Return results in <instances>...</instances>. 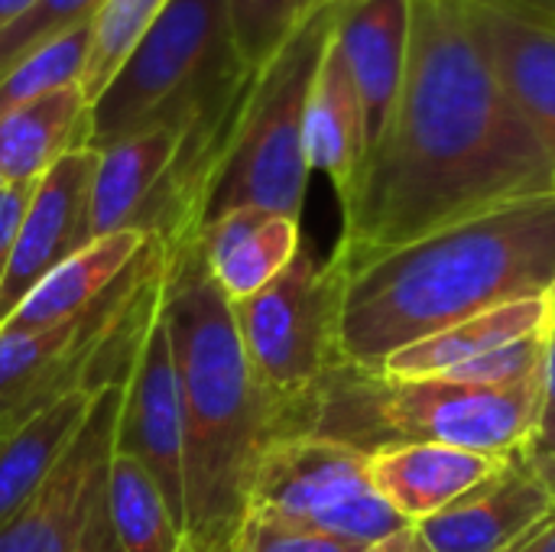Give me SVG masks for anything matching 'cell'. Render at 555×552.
Returning a JSON list of instances; mask_svg holds the SVG:
<instances>
[{
  "label": "cell",
  "mask_w": 555,
  "mask_h": 552,
  "mask_svg": "<svg viewBox=\"0 0 555 552\" xmlns=\"http://www.w3.org/2000/svg\"><path fill=\"white\" fill-rule=\"evenodd\" d=\"M555 169L494 72L468 0H413L410 62L341 205L348 277L494 208L553 195Z\"/></svg>",
  "instance_id": "1"
},
{
  "label": "cell",
  "mask_w": 555,
  "mask_h": 552,
  "mask_svg": "<svg viewBox=\"0 0 555 552\" xmlns=\"http://www.w3.org/2000/svg\"><path fill=\"white\" fill-rule=\"evenodd\" d=\"M555 286V192L413 241L345 283L338 355L384 368L400 348Z\"/></svg>",
  "instance_id": "2"
},
{
  "label": "cell",
  "mask_w": 555,
  "mask_h": 552,
  "mask_svg": "<svg viewBox=\"0 0 555 552\" xmlns=\"http://www.w3.org/2000/svg\"><path fill=\"white\" fill-rule=\"evenodd\" d=\"M163 319L185 416V540L221 550L247 514L257 465L280 439V423L198 238L169 251Z\"/></svg>",
  "instance_id": "3"
},
{
  "label": "cell",
  "mask_w": 555,
  "mask_h": 552,
  "mask_svg": "<svg viewBox=\"0 0 555 552\" xmlns=\"http://www.w3.org/2000/svg\"><path fill=\"white\" fill-rule=\"evenodd\" d=\"M540 394L543 374L514 387H468L338 361L322 374L286 439L315 436L367 459L403 446H455L507 459L524 446Z\"/></svg>",
  "instance_id": "4"
},
{
  "label": "cell",
  "mask_w": 555,
  "mask_h": 552,
  "mask_svg": "<svg viewBox=\"0 0 555 552\" xmlns=\"http://www.w3.org/2000/svg\"><path fill=\"white\" fill-rule=\"evenodd\" d=\"M166 273L169 247L153 238L88 312L33 335H0V429L68 394L124 387L163 312Z\"/></svg>",
  "instance_id": "5"
},
{
  "label": "cell",
  "mask_w": 555,
  "mask_h": 552,
  "mask_svg": "<svg viewBox=\"0 0 555 552\" xmlns=\"http://www.w3.org/2000/svg\"><path fill=\"white\" fill-rule=\"evenodd\" d=\"M335 16L338 7L302 16L293 36L254 72L208 195L205 224L237 208L302 215L312 172L306 156V104Z\"/></svg>",
  "instance_id": "6"
},
{
  "label": "cell",
  "mask_w": 555,
  "mask_h": 552,
  "mask_svg": "<svg viewBox=\"0 0 555 552\" xmlns=\"http://www.w3.org/2000/svg\"><path fill=\"white\" fill-rule=\"evenodd\" d=\"M247 72L224 0H172L140 36L88 114V150L101 153L153 124L179 120Z\"/></svg>",
  "instance_id": "7"
},
{
  "label": "cell",
  "mask_w": 555,
  "mask_h": 552,
  "mask_svg": "<svg viewBox=\"0 0 555 552\" xmlns=\"http://www.w3.org/2000/svg\"><path fill=\"white\" fill-rule=\"evenodd\" d=\"M345 283L348 267L335 251L315 260L302 247L270 286L231 303L247 364L276 410L280 439L289 436L322 374L341 361L338 312Z\"/></svg>",
  "instance_id": "8"
},
{
  "label": "cell",
  "mask_w": 555,
  "mask_h": 552,
  "mask_svg": "<svg viewBox=\"0 0 555 552\" xmlns=\"http://www.w3.org/2000/svg\"><path fill=\"white\" fill-rule=\"evenodd\" d=\"M247 511L354 547H374L410 527L374 488L367 455L315 436L276 439L263 452Z\"/></svg>",
  "instance_id": "9"
},
{
  "label": "cell",
  "mask_w": 555,
  "mask_h": 552,
  "mask_svg": "<svg viewBox=\"0 0 555 552\" xmlns=\"http://www.w3.org/2000/svg\"><path fill=\"white\" fill-rule=\"evenodd\" d=\"M124 387L98 394L42 488L0 527V552H124L111 521V459Z\"/></svg>",
  "instance_id": "10"
},
{
  "label": "cell",
  "mask_w": 555,
  "mask_h": 552,
  "mask_svg": "<svg viewBox=\"0 0 555 552\" xmlns=\"http://www.w3.org/2000/svg\"><path fill=\"white\" fill-rule=\"evenodd\" d=\"M117 452L133 455L153 475L185 530V416L179 368L163 312L124 384Z\"/></svg>",
  "instance_id": "11"
},
{
  "label": "cell",
  "mask_w": 555,
  "mask_h": 552,
  "mask_svg": "<svg viewBox=\"0 0 555 552\" xmlns=\"http://www.w3.org/2000/svg\"><path fill=\"white\" fill-rule=\"evenodd\" d=\"M98 153L75 150L59 159L33 189L23 215L7 277L0 283V322L29 296V290L49 277L59 264L75 257L94 241L91 228V185Z\"/></svg>",
  "instance_id": "12"
},
{
  "label": "cell",
  "mask_w": 555,
  "mask_h": 552,
  "mask_svg": "<svg viewBox=\"0 0 555 552\" xmlns=\"http://www.w3.org/2000/svg\"><path fill=\"white\" fill-rule=\"evenodd\" d=\"M555 508L524 452H511L488 478L416 524L433 552H504Z\"/></svg>",
  "instance_id": "13"
},
{
  "label": "cell",
  "mask_w": 555,
  "mask_h": 552,
  "mask_svg": "<svg viewBox=\"0 0 555 552\" xmlns=\"http://www.w3.org/2000/svg\"><path fill=\"white\" fill-rule=\"evenodd\" d=\"M413 36V0H345L332 39L364 107L367 153L397 104Z\"/></svg>",
  "instance_id": "14"
},
{
  "label": "cell",
  "mask_w": 555,
  "mask_h": 552,
  "mask_svg": "<svg viewBox=\"0 0 555 552\" xmlns=\"http://www.w3.org/2000/svg\"><path fill=\"white\" fill-rule=\"evenodd\" d=\"M468 7L498 78L555 169V23L501 0H468Z\"/></svg>",
  "instance_id": "15"
},
{
  "label": "cell",
  "mask_w": 555,
  "mask_h": 552,
  "mask_svg": "<svg viewBox=\"0 0 555 552\" xmlns=\"http://www.w3.org/2000/svg\"><path fill=\"white\" fill-rule=\"evenodd\" d=\"M150 241L153 238L143 231L94 238L29 290V296L0 322V335H33L88 312L140 260Z\"/></svg>",
  "instance_id": "16"
},
{
  "label": "cell",
  "mask_w": 555,
  "mask_h": 552,
  "mask_svg": "<svg viewBox=\"0 0 555 552\" xmlns=\"http://www.w3.org/2000/svg\"><path fill=\"white\" fill-rule=\"evenodd\" d=\"M205 264L228 303L250 299L270 286L302 251L299 218L237 208L208 221L198 234Z\"/></svg>",
  "instance_id": "17"
},
{
  "label": "cell",
  "mask_w": 555,
  "mask_h": 552,
  "mask_svg": "<svg viewBox=\"0 0 555 552\" xmlns=\"http://www.w3.org/2000/svg\"><path fill=\"white\" fill-rule=\"evenodd\" d=\"M306 156L309 169L325 172L338 192V202L348 205L367 156V130L361 98L332 36L306 104Z\"/></svg>",
  "instance_id": "18"
},
{
  "label": "cell",
  "mask_w": 555,
  "mask_h": 552,
  "mask_svg": "<svg viewBox=\"0 0 555 552\" xmlns=\"http://www.w3.org/2000/svg\"><path fill=\"white\" fill-rule=\"evenodd\" d=\"M501 462L455 446H403L371 455V482L406 524H423Z\"/></svg>",
  "instance_id": "19"
},
{
  "label": "cell",
  "mask_w": 555,
  "mask_h": 552,
  "mask_svg": "<svg viewBox=\"0 0 555 552\" xmlns=\"http://www.w3.org/2000/svg\"><path fill=\"white\" fill-rule=\"evenodd\" d=\"M182 120H163L153 124L107 150L98 153L94 185H91V228L94 238L117 234V231H137V221L163 182L179 137Z\"/></svg>",
  "instance_id": "20"
},
{
  "label": "cell",
  "mask_w": 555,
  "mask_h": 552,
  "mask_svg": "<svg viewBox=\"0 0 555 552\" xmlns=\"http://www.w3.org/2000/svg\"><path fill=\"white\" fill-rule=\"evenodd\" d=\"M550 303L546 299H524L485 316L455 322L423 342H413L387 358L380 371L397 377H446L491 351H501L520 338H530L550 329Z\"/></svg>",
  "instance_id": "21"
},
{
  "label": "cell",
  "mask_w": 555,
  "mask_h": 552,
  "mask_svg": "<svg viewBox=\"0 0 555 552\" xmlns=\"http://www.w3.org/2000/svg\"><path fill=\"white\" fill-rule=\"evenodd\" d=\"M88 114L81 85H72L0 117V176L10 185L39 182L68 153L88 150Z\"/></svg>",
  "instance_id": "22"
},
{
  "label": "cell",
  "mask_w": 555,
  "mask_h": 552,
  "mask_svg": "<svg viewBox=\"0 0 555 552\" xmlns=\"http://www.w3.org/2000/svg\"><path fill=\"white\" fill-rule=\"evenodd\" d=\"M98 397L68 394L29 420L0 429V527L42 488L81 433Z\"/></svg>",
  "instance_id": "23"
},
{
  "label": "cell",
  "mask_w": 555,
  "mask_h": 552,
  "mask_svg": "<svg viewBox=\"0 0 555 552\" xmlns=\"http://www.w3.org/2000/svg\"><path fill=\"white\" fill-rule=\"evenodd\" d=\"M111 521L124 552H179L185 530L163 488L127 452L111 459Z\"/></svg>",
  "instance_id": "24"
},
{
  "label": "cell",
  "mask_w": 555,
  "mask_h": 552,
  "mask_svg": "<svg viewBox=\"0 0 555 552\" xmlns=\"http://www.w3.org/2000/svg\"><path fill=\"white\" fill-rule=\"evenodd\" d=\"M91 46V23L78 26L49 46L20 59L10 72L0 75V117L72 85H81Z\"/></svg>",
  "instance_id": "25"
},
{
  "label": "cell",
  "mask_w": 555,
  "mask_h": 552,
  "mask_svg": "<svg viewBox=\"0 0 555 552\" xmlns=\"http://www.w3.org/2000/svg\"><path fill=\"white\" fill-rule=\"evenodd\" d=\"M172 0H107L101 7V13L91 23L88 65H85V78H81V91H85L88 104L98 101V94L117 75V68L133 52L140 36L156 23V16Z\"/></svg>",
  "instance_id": "26"
},
{
  "label": "cell",
  "mask_w": 555,
  "mask_h": 552,
  "mask_svg": "<svg viewBox=\"0 0 555 552\" xmlns=\"http://www.w3.org/2000/svg\"><path fill=\"white\" fill-rule=\"evenodd\" d=\"M237 59L260 68L302 23L306 0H224Z\"/></svg>",
  "instance_id": "27"
},
{
  "label": "cell",
  "mask_w": 555,
  "mask_h": 552,
  "mask_svg": "<svg viewBox=\"0 0 555 552\" xmlns=\"http://www.w3.org/2000/svg\"><path fill=\"white\" fill-rule=\"evenodd\" d=\"M107 0H36L23 16L0 29V75L52 39L94 23Z\"/></svg>",
  "instance_id": "28"
},
{
  "label": "cell",
  "mask_w": 555,
  "mask_h": 552,
  "mask_svg": "<svg viewBox=\"0 0 555 552\" xmlns=\"http://www.w3.org/2000/svg\"><path fill=\"white\" fill-rule=\"evenodd\" d=\"M553 325V322H550ZM546 332H537L530 338H520L501 351H491L459 371H449L442 381H455V384H468V387H514L524 384L537 374H543L546 364Z\"/></svg>",
  "instance_id": "29"
},
{
  "label": "cell",
  "mask_w": 555,
  "mask_h": 552,
  "mask_svg": "<svg viewBox=\"0 0 555 552\" xmlns=\"http://www.w3.org/2000/svg\"><path fill=\"white\" fill-rule=\"evenodd\" d=\"M367 547H354L306 527H296L289 521L260 514V511H247L234 540L231 552H361Z\"/></svg>",
  "instance_id": "30"
},
{
  "label": "cell",
  "mask_w": 555,
  "mask_h": 552,
  "mask_svg": "<svg viewBox=\"0 0 555 552\" xmlns=\"http://www.w3.org/2000/svg\"><path fill=\"white\" fill-rule=\"evenodd\" d=\"M520 452L555 498V325H550L546 332V364H543V394H540L537 420Z\"/></svg>",
  "instance_id": "31"
},
{
  "label": "cell",
  "mask_w": 555,
  "mask_h": 552,
  "mask_svg": "<svg viewBox=\"0 0 555 552\" xmlns=\"http://www.w3.org/2000/svg\"><path fill=\"white\" fill-rule=\"evenodd\" d=\"M33 189H36V182H13V185H7L0 192V283L7 277V267H10V257H13V244H16L23 215L29 208Z\"/></svg>",
  "instance_id": "32"
},
{
  "label": "cell",
  "mask_w": 555,
  "mask_h": 552,
  "mask_svg": "<svg viewBox=\"0 0 555 552\" xmlns=\"http://www.w3.org/2000/svg\"><path fill=\"white\" fill-rule=\"evenodd\" d=\"M504 552H555V508Z\"/></svg>",
  "instance_id": "33"
},
{
  "label": "cell",
  "mask_w": 555,
  "mask_h": 552,
  "mask_svg": "<svg viewBox=\"0 0 555 552\" xmlns=\"http://www.w3.org/2000/svg\"><path fill=\"white\" fill-rule=\"evenodd\" d=\"M361 552H433V547L426 543V537L420 534V527L410 524V527L390 534L387 540H380V543H374V547H367V550Z\"/></svg>",
  "instance_id": "34"
},
{
  "label": "cell",
  "mask_w": 555,
  "mask_h": 552,
  "mask_svg": "<svg viewBox=\"0 0 555 552\" xmlns=\"http://www.w3.org/2000/svg\"><path fill=\"white\" fill-rule=\"evenodd\" d=\"M527 16H537V20H546V23H555V0H501Z\"/></svg>",
  "instance_id": "35"
},
{
  "label": "cell",
  "mask_w": 555,
  "mask_h": 552,
  "mask_svg": "<svg viewBox=\"0 0 555 552\" xmlns=\"http://www.w3.org/2000/svg\"><path fill=\"white\" fill-rule=\"evenodd\" d=\"M33 3H36V0H0V29L10 26L16 16H23Z\"/></svg>",
  "instance_id": "36"
},
{
  "label": "cell",
  "mask_w": 555,
  "mask_h": 552,
  "mask_svg": "<svg viewBox=\"0 0 555 552\" xmlns=\"http://www.w3.org/2000/svg\"><path fill=\"white\" fill-rule=\"evenodd\" d=\"M345 0H306V16L309 13H319V10H328V7H341Z\"/></svg>",
  "instance_id": "37"
},
{
  "label": "cell",
  "mask_w": 555,
  "mask_h": 552,
  "mask_svg": "<svg viewBox=\"0 0 555 552\" xmlns=\"http://www.w3.org/2000/svg\"><path fill=\"white\" fill-rule=\"evenodd\" d=\"M179 552H231V547H221V550H205V547H195V543L182 540V550Z\"/></svg>",
  "instance_id": "38"
},
{
  "label": "cell",
  "mask_w": 555,
  "mask_h": 552,
  "mask_svg": "<svg viewBox=\"0 0 555 552\" xmlns=\"http://www.w3.org/2000/svg\"><path fill=\"white\" fill-rule=\"evenodd\" d=\"M546 303H550V319H553V325H555V286H553V290H550Z\"/></svg>",
  "instance_id": "39"
},
{
  "label": "cell",
  "mask_w": 555,
  "mask_h": 552,
  "mask_svg": "<svg viewBox=\"0 0 555 552\" xmlns=\"http://www.w3.org/2000/svg\"><path fill=\"white\" fill-rule=\"evenodd\" d=\"M7 185H10V182H7V179H3V176H0V192H3V189H7Z\"/></svg>",
  "instance_id": "40"
}]
</instances>
